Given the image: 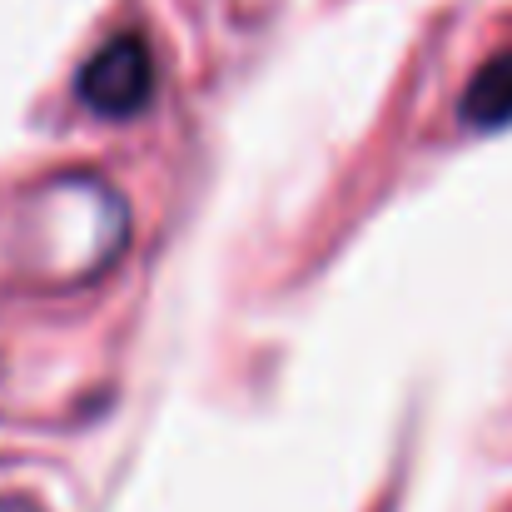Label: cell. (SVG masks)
Returning <instances> with one entry per match:
<instances>
[{
    "instance_id": "cell-1",
    "label": "cell",
    "mask_w": 512,
    "mask_h": 512,
    "mask_svg": "<svg viewBox=\"0 0 512 512\" xmlns=\"http://www.w3.org/2000/svg\"><path fill=\"white\" fill-rule=\"evenodd\" d=\"M75 95L100 120H135V115H145V105L155 100V55H150V45L135 30L105 40L80 65Z\"/></svg>"
},
{
    "instance_id": "cell-2",
    "label": "cell",
    "mask_w": 512,
    "mask_h": 512,
    "mask_svg": "<svg viewBox=\"0 0 512 512\" xmlns=\"http://www.w3.org/2000/svg\"><path fill=\"white\" fill-rule=\"evenodd\" d=\"M458 120L468 130H503L512 125V50H498L493 60H483L458 100Z\"/></svg>"
}]
</instances>
